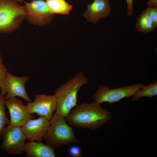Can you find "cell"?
I'll return each instance as SVG.
<instances>
[{
  "instance_id": "cell-1",
  "label": "cell",
  "mask_w": 157,
  "mask_h": 157,
  "mask_svg": "<svg viewBox=\"0 0 157 157\" xmlns=\"http://www.w3.org/2000/svg\"><path fill=\"white\" fill-rule=\"evenodd\" d=\"M71 111L69 115L65 117L70 125L92 130L104 126L112 117L109 111L94 102L77 105Z\"/></svg>"
},
{
  "instance_id": "cell-2",
  "label": "cell",
  "mask_w": 157,
  "mask_h": 157,
  "mask_svg": "<svg viewBox=\"0 0 157 157\" xmlns=\"http://www.w3.org/2000/svg\"><path fill=\"white\" fill-rule=\"evenodd\" d=\"M88 81L83 73L79 71L72 79L57 88L54 94L56 101L55 113L67 117L72 108L77 105L78 91Z\"/></svg>"
},
{
  "instance_id": "cell-3",
  "label": "cell",
  "mask_w": 157,
  "mask_h": 157,
  "mask_svg": "<svg viewBox=\"0 0 157 157\" xmlns=\"http://www.w3.org/2000/svg\"><path fill=\"white\" fill-rule=\"evenodd\" d=\"M66 121L65 117L55 113L50 120V126L43 138L47 144L59 148L71 143H80Z\"/></svg>"
},
{
  "instance_id": "cell-4",
  "label": "cell",
  "mask_w": 157,
  "mask_h": 157,
  "mask_svg": "<svg viewBox=\"0 0 157 157\" xmlns=\"http://www.w3.org/2000/svg\"><path fill=\"white\" fill-rule=\"evenodd\" d=\"M27 14L25 6L14 0H0V33L17 29Z\"/></svg>"
},
{
  "instance_id": "cell-5",
  "label": "cell",
  "mask_w": 157,
  "mask_h": 157,
  "mask_svg": "<svg viewBox=\"0 0 157 157\" xmlns=\"http://www.w3.org/2000/svg\"><path fill=\"white\" fill-rule=\"evenodd\" d=\"M143 84L136 83L119 88L110 89L108 85H101L92 95L94 102L100 104L106 102L112 104L119 101L124 98H129L141 89Z\"/></svg>"
},
{
  "instance_id": "cell-6",
  "label": "cell",
  "mask_w": 157,
  "mask_h": 157,
  "mask_svg": "<svg viewBox=\"0 0 157 157\" xmlns=\"http://www.w3.org/2000/svg\"><path fill=\"white\" fill-rule=\"evenodd\" d=\"M1 137L3 139L1 148L7 153L20 155L24 151L27 138L21 127L7 125L3 128Z\"/></svg>"
},
{
  "instance_id": "cell-7",
  "label": "cell",
  "mask_w": 157,
  "mask_h": 157,
  "mask_svg": "<svg viewBox=\"0 0 157 157\" xmlns=\"http://www.w3.org/2000/svg\"><path fill=\"white\" fill-rule=\"evenodd\" d=\"M27 12L28 21L31 24L44 26L51 23L54 17L46 1L43 0H34L30 3L24 1Z\"/></svg>"
},
{
  "instance_id": "cell-8",
  "label": "cell",
  "mask_w": 157,
  "mask_h": 157,
  "mask_svg": "<svg viewBox=\"0 0 157 157\" xmlns=\"http://www.w3.org/2000/svg\"><path fill=\"white\" fill-rule=\"evenodd\" d=\"M26 106L30 113H36L40 117L50 120L56 108V98L54 94L36 95L35 96L34 101L28 102Z\"/></svg>"
},
{
  "instance_id": "cell-9",
  "label": "cell",
  "mask_w": 157,
  "mask_h": 157,
  "mask_svg": "<svg viewBox=\"0 0 157 157\" xmlns=\"http://www.w3.org/2000/svg\"><path fill=\"white\" fill-rule=\"evenodd\" d=\"M5 105L9 112L11 125L21 127L28 120L35 118L19 99L14 97L6 99Z\"/></svg>"
},
{
  "instance_id": "cell-10",
  "label": "cell",
  "mask_w": 157,
  "mask_h": 157,
  "mask_svg": "<svg viewBox=\"0 0 157 157\" xmlns=\"http://www.w3.org/2000/svg\"><path fill=\"white\" fill-rule=\"evenodd\" d=\"M50 126V120L42 117L31 119L21 127L27 139L30 141H41Z\"/></svg>"
},
{
  "instance_id": "cell-11",
  "label": "cell",
  "mask_w": 157,
  "mask_h": 157,
  "mask_svg": "<svg viewBox=\"0 0 157 157\" xmlns=\"http://www.w3.org/2000/svg\"><path fill=\"white\" fill-rule=\"evenodd\" d=\"M29 79L28 76L17 77L7 71L6 82V94L4 98L5 99L18 96L23 98L27 102H31V100L27 94L25 88V84Z\"/></svg>"
},
{
  "instance_id": "cell-12",
  "label": "cell",
  "mask_w": 157,
  "mask_h": 157,
  "mask_svg": "<svg viewBox=\"0 0 157 157\" xmlns=\"http://www.w3.org/2000/svg\"><path fill=\"white\" fill-rule=\"evenodd\" d=\"M87 5V8L83 16L94 24L101 18H107L111 11L109 0H94L91 4Z\"/></svg>"
},
{
  "instance_id": "cell-13",
  "label": "cell",
  "mask_w": 157,
  "mask_h": 157,
  "mask_svg": "<svg viewBox=\"0 0 157 157\" xmlns=\"http://www.w3.org/2000/svg\"><path fill=\"white\" fill-rule=\"evenodd\" d=\"M55 147L41 141H30L25 144L24 151L28 157H55Z\"/></svg>"
},
{
  "instance_id": "cell-14",
  "label": "cell",
  "mask_w": 157,
  "mask_h": 157,
  "mask_svg": "<svg viewBox=\"0 0 157 157\" xmlns=\"http://www.w3.org/2000/svg\"><path fill=\"white\" fill-rule=\"evenodd\" d=\"M46 2L53 14L68 15L72 8L65 0H46Z\"/></svg>"
},
{
  "instance_id": "cell-15",
  "label": "cell",
  "mask_w": 157,
  "mask_h": 157,
  "mask_svg": "<svg viewBox=\"0 0 157 157\" xmlns=\"http://www.w3.org/2000/svg\"><path fill=\"white\" fill-rule=\"evenodd\" d=\"M136 27L138 31L144 33H149L155 28L147 8L137 18Z\"/></svg>"
},
{
  "instance_id": "cell-16",
  "label": "cell",
  "mask_w": 157,
  "mask_h": 157,
  "mask_svg": "<svg viewBox=\"0 0 157 157\" xmlns=\"http://www.w3.org/2000/svg\"><path fill=\"white\" fill-rule=\"evenodd\" d=\"M157 95V81L151 83L148 85H143L141 89L133 96L132 100L135 101L142 97H151Z\"/></svg>"
},
{
  "instance_id": "cell-17",
  "label": "cell",
  "mask_w": 157,
  "mask_h": 157,
  "mask_svg": "<svg viewBox=\"0 0 157 157\" xmlns=\"http://www.w3.org/2000/svg\"><path fill=\"white\" fill-rule=\"evenodd\" d=\"M3 94L0 92V140L1 139V135L3 128L6 125H9L10 120L6 117L5 111L4 106L5 100Z\"/></svg>"
},
{
  "instance_id": "cell-18",
  "label": "cell",
  "mask_w": 157,
  "mask_h": 157,
  "mask_svg": "<svg viewBox=\"0 0 157 157\" xmlns=\"http://www.w3.org/2000/svg\"><path fill=\"white\" fill-rule=\"evenodd\" d=\"M149 16L155 28L157 27V8L154 6H148L147 8Z\"/></svg>"
},
{
  "instance_id": "cell-19",
  "label": "cell",
  "mask_w": 157,
  "mask_h": 157,
  "mask_svg": "<svg viewBox=\"0 0 157 157\" xmlns=\"http://www.w3.org/2000/svg\"><path fill=\"white\" fill-rule=\"evenodd\" d=\"M7 72L6 67L0 68V88L1 92L3 94L6 93V74Z\"/></svg>"
},
{
  "instance_id": "cell-20",
  "label": "cell",
  "mask_w": 157,
  "mask_h": 157,
  "mask_svg": "<svg viewBox=\"0 0 157 157\" xmlns=\"http://www.w3.org/2000/svg\"><path fill=\"white\" fill-rule=\"evenodd\" d=\"M69 154L73 157H80L81 156V148L77 146H71L69 149Z\"/></svg>"
},
{
  "instance_id": "cell-21",
  "label": "cell",
  "mask_w": 157,
  "mask_h": 157,
  "mask_svg": "<svg viewBox=\"0 0 157 157\" xmlns=\"http://www.w3.org/2000/svg\"><path fill=\"white\" fill-rule=\"evenodd\" d=\"M127 6V14L129 16H131L133 13V0H126Z\"/></svg>"
},
{
  "instance_id": "cell-22",
  "label": "cell",
  "mask_w": 157,
  "mask_h": 157,
  "mask_svg": "<svg viewBox=\"0 0 157 157\" xmlns=\"http://www.w3.org/2000/svg\"><path fill=\"white\" fill-rule=\"evenodd\" d=\"M146 4L148 6L157 7V0H149Z\"/></svg>"
},
{
  "instance_id": "cell-23",
  "label": "cell",
  "mask_w": 157,
  "mask_h": 157,
  "mask_svg": "<svg viewBox=\"0 0 157 157\" xmlns=\"http://www.w3.org/2000/svg\"><path fill=\"white\" fill-rule=\"evenodd\" d=\"M5 66L3 63L2 59L1 58V51L0 50V68H5Z\"/></svg>"
},
{
  "instance_id": "cell-24",
  "label": "cell",
  "mask_w": 157,
  "mask_h": 157,
  "mask_svg": "<svg viewBox=\"0 0 157 157\" xmlns=\"http://www.w3.org/2000/svg\"><path fill=\"white\" fill-rule=\"evenodd\" d=\"M14 1L17 2H19L20 3H22L24 1L23 0H14Z\"/></svg>"
},
{
  "instance_id": "cell-25",
  "label": "cell",
  "mask_w": 157,
  "mask_h": 157,
  "mask_svg": "<svg viewBox=\"0 0 157 157\" xmlns=\"http://www.w3.org/2000/svg\"></svg>"
}]
</instances>
